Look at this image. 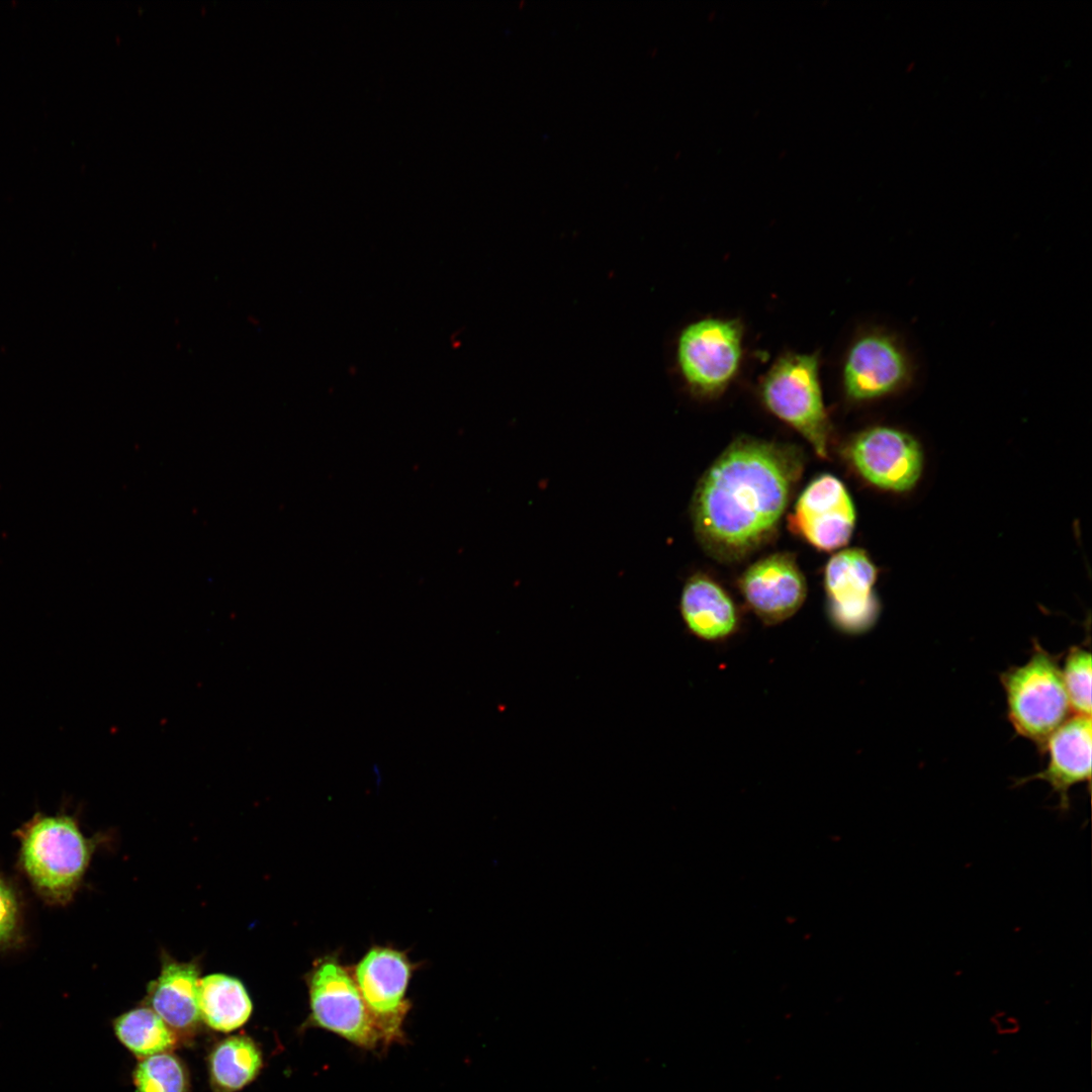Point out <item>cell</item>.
I'll use <instances>...</instances> for the list:
<instances>
[{"label":"cell","instance_id":"obj_1","mask_svg":"<svg viewBox=\"0 0 1092 1092\" xmlns=\"http://www.w3.org/2000/svg\"><path fill=\"white\" fill-rule=\"evenodd\" d=\"M793 447L742 438L700 480L692 500L696 534L714 556L738 559L775 531L800 477Z\"/></svg>","mask_w":1092,"mask_h":1092},{"label":"cell","instance_id":"obj_2","mask_svg":"<svg viewBox=\"0 0 1092 1092\" xmlns=\"http://www.w3.org/2000/svg\"><path fill=\"white\" fill-rule=\"evenodd\" d=\"M17 868L32 891L47 904L65 906L78 892L96 848V839L82 832L65 812H36L14 832Z\"/></svg>","mask_w":1092,"mask_h":1092},{"label":"cell","instance_id":"obj_3","mask_svg":"<svg viewBox=\"0 0 1092 1092\" xmlns=\"http://www.w3.org/2000/svg\"><path fill=\"white\" fill-rule=\"evenodd\" d=\"M1000 680L1012 727L1043 748L1072 711L1057 657L1035 642L1029 659L1004 671Z\"/></svg>","mask_w":1092,"mask_h":1092},{"label":"cell","instance_id":"obj_4","mask_svg":"<svg viewBox=\"0 0 1092 1092\" xmlns=\"http://www.w3.org/2000/svg\"><path fill=\"white\" fill-rule=\"evenodd\" d=\"M765 406L797 430L822 458L828 456L830 423L824 406L816 354L787 353L760 382Z\"/></svg>","mask_w":1092,"mask_h":1092},{"label":"cell","instance_id":"obj_5","mask_svg":"<svg viewBox=\"0 0 1092 1092\" xmlns=\"http://www.w3.org/2000/svg\"><path fill=\"white\" fill-rule=\"evenodd\" d=\"M305 980L310 1025L329 1030L362 1049H375L382 1041L350 967L343 965L338 956L329 954L316 960Z\"/></svg>","mask_w":1092,"mask_h":1092},{"label":"cell","instance_id":"obj_6","mask_svg":"<svg viewBox=\"0 0 1092 1092\" xmlns=\"http://www.w3.org/2000/svg\"><path fill=\"white\" fill-rule=\"evenodd\" d=\"M743 329L737 320L705 317L679 335L676 359L688 386L702 396L721 393L738 373Z\"/></svg>","mask_w":1092,"mask_h":1092},{"label":"cell","instance_id":"obj_7","mask_svg":"<svg viewBox=\"0 0 1092 1092\" xmlns=\"http://www.w3.org/2000/svg\"><path fill=\"white\" fill-rule=\"evenodd\" d=\"M914 374L912 357L898 336L872 329L851 343L843 361L842 386L849 400L864 402L908 388Z\"/></svg>","mask_w":1092,"mask_h":1092},{"label":"cell","instance_id":"obj_8","mask_svg":"<svg viewBox=\"0 0 1092 1092\" xmlns=\"http://www.w3.org/2000/svg\"><path fill=\"white\" fill-rule=\"evenodd\" d=\"M417 968L405 951L373 945L350 967L360 994L388 1043L402 1038V1025L412 1004L406 991Z\"/></svg>","mask_w":1092,"mask_h":1092},{"label":"cell","instance_id":"obj_9","mask_svg":"<svg viewBox=\"0 0 1092 1092\" xmlns=\"http://www.w3.org/2000/svg\"><path fill=\"white\" fill-rule=\"evenodd\" d=\"M847 455L868 482L896 492L915 486L923 469V452L918 441L892 427L879 426L860 432L850 442Z\"/></svg>","mask_w":1092,"mask_h":1092},{"label":"cell","instance_id":"obj_10","mask_svg":"<svg viewBox=\"0 0 1092 1092\" xmlns=\"http://www.w3.org/2000/svg\"><path fill=\"white\" fill-rule=\"evenodd\" d=\"M877 569L860 549L835 553L825 569L831 623L842 633L857 635L876 623L880 604L874 594Z\"/></svg>","mask_w":1092,"mask_h":1092},{"label":"cell","instance_id":"obj_11","mask_svg":"<svg viewBox=\"0 0 1092 1092\" xmlns=\"http://www.w3.org/2000/svg\"><path fill=\"white\" fill-rule=\"evenodd\" d=\"M739 588L749 608L766 626L791 618L807 596L804 575L795 559L785 553L751 564L740 577Z\"/></svg>","mask_w":1092,"mask_h":1092},{"label":"cell","instance_id":"obj_12","mask_svg":"<svg viewBox=\"0 0 1092 1092\" xmlns=\"http://www.w3.org/2000/svg\"><path fill=\"white\" fill-rule=\"evenodd\" d=\"M793 523L819 549L845 545L854 528L855 511L842 482L829 474L814 479L797 500Z\"/></svg>","mask_w":1092,"mask_h":1092},{"label":"cell","instance_id":"obj_13","mask_svg":"<svg viewBox=\"0 0 1092 1092\" xmlns=\"http://www.w3.org/2000/svg\"><path fill=\"white\" fill-rule=\"evenodd\" d=\"M1091 731V716L1075 714L1069 717L1049 737L1042 748L1049 754L1046 767L1031 777L1018 780L1015 785H1024L1032 780L1046 782L1053 793L1058 795V809L1062 813L1068 812L1071 788L1085 782L1090 785Z\"/></svg>","mask_w":1092,"mask_h":1092},{"label":"cell","instance_id":"obj_14","mask_svg":"<svg viewBox=\"0 0 1092 1092\" xmlns=\"http://www.w3.org/2000/svg\"><path fill=\"white\" fill-rule=\"evenodd\" d=\"M679 612L688 631L710 643H722L740 629L738 609L728 593L704 575H694L685 583Z\"/></svg>","mask_w":1092,"mask_h":1092},{"label":"cell","instance_id":"obj_15","mask_svg":"<svg viewBox=\"0 0 1092 1092\" xmlns=\"http://www.w3.org/2000/svg\"><path fill=\"white\" fill-rule=\"evenodd\" d=\"M199 968L194 962L163 961L161 973L148 987V1007L174 1031L195 1027L200 1019L198 1005Z\"/></svg>","mask_w":1092,"mask_h":1092},{"label":"cell","instance_id":"obj_16","mask_svg":"<svg viewBox=\"0 0 1092 1092\" xmlns=\"http://www.w3.org/2000/svg\"><path fill=\"white\" fill-rule=\"evenodd\" d=\"M198 1005L200 1019L221 1032L241 1027L252 1013V1002L242 982L224 974L199 980Z\"/></svg>","mask_w":1092,"mask_h":1092},{"label":"cell","instance_id":"obj_17","mask_svg":"<svg viewBox=\"0 0 1092 1092\" xmlns=\"http://www.w3.org/2000/svg\"><path fill=\"white\" fill-rule=\"evenodd\" d=\"M262 1054L246 1035L229 1036L212 1049L209 1078L214 1092H237L251 1083L262 1068Z\"/></svg>","mask_w":1092,"mask_h":1092},{"label":"cell","instance_id":"obj_18","mask_svg":"<svg viewBox=\"0 0 1092 1092\" xmlns=\"http://www.w3.org/2000/svg\"><path fill=\"white\" fill-rule=\"evenodd\" d=\"M119 1041L141 1058L166 1053L176 1044L175 1031L150 1007H139L113 1021Z\"/></svg>","mask_w":1092,"mask_h":1092},{"label":"cell","instance_id":"obj_19","mask_svg":"<svg viewBox=\"0 0 1092 1092\" xmlns=\"http://www.w3.org/2000/svg\"><path fill=\"white\" fill-rule=\"evenodd\" d=\"M136 1092H188V1075L182 1062L166 1052L144 1058L133 1072Z\"/></svg>","mask_w":1092,"mask_h":1092},{"label":"cell","instance_id":"obj_20","mask_svg":"<svg viewBox=\"0 0 1092 1092\" xmlns=\"http://www.w3.org/2000/svg\"><path fill=\"white\" fill-rule=\"evenodd\" d=\"M1091 665L1090 651L1075 646L1067 654L1062 668L1071 710L1077 715L1091 716Z\"/></svg>","mask_w":1092,"mask_h":1092},{"label":"cell","instance_id":"obj_21","mask_svg":"<svg viewBox=\"0 0 1092 1092\" xmlns=\"http://www.w3.org/2000/svg\"><path fill=\"white\" fill-rule=\"evenodd\" d=\"M23 900L16 885L0 873V952L23 946Z\"/></svg>","mask_w":1092,"mask_h":1092}]
</instances>
